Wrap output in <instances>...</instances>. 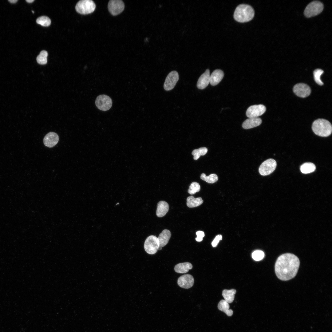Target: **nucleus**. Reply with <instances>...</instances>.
<instances>
[{"instance_id":"obj_1","label":"nucleus","mask_w":332,"mask_h":332,"mask_svg":"<svg viewBox=\"0 0 332 332\" xmlns=\"http://www.w3.org/2000/svg\"><path fill=\"white\" fill-rule=\"evenodd\" d=\"M300 265L298 258L290 253L283 254L277 258L275 265V274L278 279L287 281L296 275Z\"/></svg>"},{"instance_id":"obj_2","label":"nucleus","mask_w":332,"mask_h":332,"mask_svg":"<svg viewBox=\"0 0 332 332\" xmlns=\"http://www.w3.org/2000/svg\"><path fill=\"white\" fill-rule=\"evenodd\" d=\"M255 14L254 10L250 5L241 4L236 8L234 17L237 21L240 22H246L251 20Z\"/></svg>"},{"instance_id":"obj_3","label":"nucleus","mask_w":332,"mask_h":332,"mask_svg":"<svg viewBox=\"0 0 332 332\" xmlns=\"http://www.w3.org/2000/svg\"><path fill=\"white\" fill-rule=\"evenodd\" d=\"M312 129L316 135L322 137H327L332 133L331 124L328 121L323 119H318L313 122Z\"/></svg>"},{"instance_id":"obj_4","label":"nucleus","mask_w":332,"mask_h":332,"mask_svg":"<svg viewBox=\"0 0 332 332\" xmlns=\"http://www.w3.org/2000/svg\"><path fill=\"white\" fill-rule=\"evenodd\" d=\"M96 8V5L93 1L91 0H81L79 1L76 5L75 9L79 13L86 14L93 12Z\"/></svg>"},{"instance_id":"obj_5","label":"nucleus","mask_w":332,"mask_h":332,"mask_svg":"<svg viewBox=\"0 0 332 332\" xmlns=\"http://www.w3.org/2000/svg\"><path fill=\"white\" fill-rule=\"evenodd\" d=\"M323 8V5L322 2L318 1H313L306 6L304 11V14L307 18L315 16L320 14Z\"/></svg>"},{"instance_id":"obj_6","label":"nucleus","mask_w":332,"mask_h":332,"mask_svg":"<svg viewBox=\"0 0 332 332\" xmlns=\"http://www.w3.org/2000/svg\"><path fill=\"white\" fill-rule=\"evenodd\" d=\"M159 247L157 237L154 235H150L146 239L144 244V249L148 254L152 255L156 253Z\"/></svg>"},{"instance_id":"obj_7","label":"nucleus","mask_w":332,"mask_h":332,"mask_svg":"<svg viewBox=\"0 0 332 332\" xmlns=\"http://www.w3.org/2000/svg\"><path fill=\"white\" fill-rule=\"evenodd\" d=\"M277 166L276 161L272 159H269L264 161L259 166V171L260 174L263 176L269 175L275 169Z\"/></svg>"},{"instance_id":"obj_8","label":"nucleus","mask_w":332,"mask_h":332,"mask_svg":"<svg viewBox=\"0 0 332 332\" xmlns=\"http://www.w3.org/2000/svg\"><path fill=\"white\" fill-rule=\"evenodd\" d=\"M95 105L100 110L103 111H107L111 107L112 101L109 96L102 94L98 96L95 100Z\"/></svg>"},{"instance_id":"obj_9","label":"nucleus","mask_w":332,"mask_h":332,"mask_svg":"<svg viewBox=\"0 0 332 332\" xmlns=\"http://www.w3.org/2000/svg\"><path fill=\"white\" fill-rule=\"evenodd\" d=\"M108 9L113 15H117L121 13L124 8V2L121 0H110L108 4Z\"/></svg>"},{"instance_id":"obj_10","label":"nucleus","mask_w":332,"mask_h":332,"mask_svg":"<svg viewBox=\"0 0 332 332\" xmlns=\"http://www.w3.org/2000/svg\"><path fill=\"white\" fill-rule=\"evenodd\" d=\"M179 79L178 72L175 71L171 72L167 76L164 85V88L166 91L172 89L175 86Z\"/></svg>"},{"instance_id":"obj_11","label":"nucleus","mask_w":332,"mask_h":332,"mask_svg":"<svg viewBox=\"0 0 332 332\" xmlns=\"http://www.w3.org/2000/svg\"><path fill=\"white\" fill-rule=\"evenodd\" d=\"M266 110V107L263 105H253L247 109L246 115L249 118L258 117L262 115Z\"/></svg>"},{"instance_id":"obj_12","label":"nucleus","mask_w":332,"mask_h":332,"mask_svg":"<svg viewBox=\"0 0 332 332\" xmlns=\"http://www.w3.org/2000/svg\"><path fill=\"white\" fill-rule=\"evenodd\" d=\"M293 91L297 96L302 98L308 96L311 92L310 87L307 85L302 83L296 84L293 87Z\"/></svg>"},{"instance_id":"obj_13","label":"nucleus","mask_w":332,"mask_h":332,"mask_svg":"<svg viewBox=\"0 0 332 332\" xmlns=\"http://www.w3.org/2000/svg\"><path fill=\"white\" fill-rule=\"evenodd\" d=\"M193 277L189 274H185L180 276L178 279L177 284L180 287L188 289L193 286L194 283Z\"/></svg>"},{"instance_id":"obj_14","label":"nucleus","mask_w":332,"mask_h":332,"mask_svg":"<svg viewBox=\"0 0 332 332\" xmlns=\"http://www.w3.org/2000/svg\"><path fill=\"white\" fill-rule=\"evenodd\" d=\"M59 140V136L56 133L50 132L47 134L43 139L44 145L48 147L51 148L55 146Z\"/></svg>"},{"instance_id":"obj_15","label":"nucleus","mask_w":332,"mask_h":332,"mask_svg":"<svg viewBox=\"0 0 332 332\" xmlns=\"http://www.w3.org/2000/svg\"><path fill=\"white\" fill-rule=\"evenodd\" d=\"M210 70L207 69L200 76L197 83V87L199 89H203L208 86L210 83Z\"/></svg>"},{"instance_id":"obj_16","label":"nucleus","mask_w":332,"mask_h":332,"mask_svg":"<svg viewBox=\"0 0 332 332\" xmlns=\"http://www.w3.org/2000/svg\"><path fill=\"white\" fill-rule=\"evenodd\" d=\"M224 76L223 71L217 69L214 71L210 75V83L212 86L218 84L222 80Z\"/></svg>"},{"instance_id":"obj_17","label":"nucleus","mask_w":332,"mask_h":332,"mask_svg":"<svg viewBox=\"0 0 332 332\" xmlns=\"http://www.w3.org/2000/svg\"><path fill=\"white\" fill-rule=\"evenodd\" d=\"M262 122V120L260 118H249L243 122L242 126L245 129H250L259 126Z\"/></svg>"},{"instance_id":"obj_18","label":"nucleus","mask_w":332,"mask_h":332,"mask_svg":"<svg viewBox=\"0 0 332 332\" xmlns=\"http://www.w3.org/2000/svg\"><path fill=\"white\" fill-rule=\"evenodd\" d=\"M169 209L168 204L164 201H160L157 204L156 215L159 217L164 216L168 212Z\"/></svg>"},{"instance_id":"obj_19","label":"nucleus","mask_w":332,"mask_h":332,"mask_svg":"<svg viewBox=\"0 0 332 332\" xmlns=\"http://www.w3.org/2000/svg\"><path fill=\"white\" fill-rule=\"evenodd\" d=\"M171 233L168 230L164 229L160 234L157 238L159 246L163 247L167 244L171 237Z\"/></svg>"},{"instance_id":"obj_20","label":"nucleus","mask_w":332,"mask_h":332,"mask_svg":"<svg viewBox=\"0 0 332 332\" xmlns=\"http://www.w3.org/2000/svg\"><path fill=\"white\" fill-rule=\"evenodd\" d=\"M192 268L191 263L189 262L180 263L176 264L174 267L175 272L179 273H184L188 272L189 270Z\"/></svg>"},{"instance_id":"obj_21","label":"nucleus","mask_w":332,"mask_h":332,"mask_svg":"<svg viewBox=\"0 0 332 332\" xmlns=\"http://www.w3.org/2000/svg\"><path fill=\"white\" fill-rule=\"evenodd\" d=\"M203 200L200 197L195 198L193 196H188L187 199V205L189 208H195L201 205Z\"/></svg>"},{"instance_id":"obj_22","label":"nucleus","mask_w":332,"mask_h":332,"mask_svg":"<svg viewBox=\"0 0 332 332\" xmlns=\"http://www.w3.org/2000/svg\"><path fill=\"white\" fill-rule=\"evenodd\" d=\"M229 303L224 300L220 301L218 305V309L219 310L224 312L228 316H231L233 314V311L229 309Z\"/></svg>"},{"instance_id":"obj_23","label":"nucleus","mask_w":332,"mask_h":332,"mask_svg":"<svg viewBox=\"0 0 332 332\" xmlns=\"http://www.w3.org/2000/svg\"><path fill=\"white\" fill-rule=\"evenodd\" d=\"M236 293V290L234 289H225L223 291L222 294L224 300L228 303H231L233 302Z\"/></svg>"},{"instance_id":"obj_24","label":"nucleus","mask_w":332,"mask_h":332,"mask_svg":"<svg viewBox=\"0 0 332 332\" xmlns=\"http://www.w3.org/2000/svg\"><path fill=\"white\" fill-rule=\"evenodd\" d=\"M316 168V166L313 163L311 162H306L301 166L300 170L302 173L308 174L314 172Z\"/></svg>"},{"instance_id":"obj_25","label":"nucleus","mask_w":332,"mask_h":332,"mask_svg":"<svg viewBox=\"0 0 332 332\" xmlns=\"http://www.w3.org/2000/svg\"><path fill=\"white\" fill-rule=\"evenodd\" d=\"M200 177L202 180L211 184L215 182L218 179V176L215 174H211L207 176L204 173H203L201 174Z\"/></svg>"},{"instance_id":"obj_26","label":"nucleus","mask_w":332,"mask_h":332,"mask_svg":"<svg viewBox=\"0 0 332 332\" xmlns=\"http://www.w3.org/2000/svg\"><path fill=\"white\" fill-rule=\"evenodd\" d=\"M208 152V149L206 147H201L198 149H195L192 152V154L194 156V160L198 159L201 156L206 154Z\"/></svg>"},{"instance_id":"obj_27","label":"nucleus","mask_w":332,"mask_h":332,"mask_svg":"<svg viewBox=\"0 0 332 332\" xmlns=\"http://www.w3.org/2000/svg\"><path fill=\"white\" fill-rule=\"evenodd\" d=\"M48 53L45 50L42 51L36 58L37 62L41 65H45L47 63Z\"/></svg>"},{"instance_id":"obj_28","label":"nucleus","mask_w":332,"mask_h":332,"mask_svg":"<svg viewBox=\"0 0 332 332\" xmlns=\"http://www.w3.org/2000/svg\"><path fill=\"white\" fill-rule=\"evenodd\" d=\"M37 23L43 26H48L51 23L50 19L46 16H42L38 18L36 20Z\"/></svg>"},{"instance_id":"obj_29","label":"nucleus","mask_w":332,"mask_h":332,"mask_svg":"<svg viewBox=\"0 0 332 332\" xmlns=\"http://www.w3.org/2000/svg\"><path fill=\"white\" fill-rule=\"evenodd\" d=\"M323 72V71L320 69H316L313 72L314 77L315 81L317 84L320 85H322L323 84V82L320 79L321 76Z\"/></svg>"},{"instance_id":"obj_30","label":"nucleus","mask_w":332,"mask_h":332,"mask_svg":"<svg viewBox=\"0 0 332 332\" xmlns=\"http://www.w3.org/2000/svg\"><path fill=\"white\" fill-rule=\"evenodd\" d=\"M200 184L196 182H193L189 187L188 192L191 195L195 194L200 191Z\"/></svg>"},{"instance_id":"obj_31","label":"nucleus","mask_w":332,"mask_h":332,"mask_svg":"<svg viewBox=\"0 0 332 332\" xmlns=\"http://www.w3.org/2000/svg\"><path fill=\"white\" fill-rule=\"evenodd\" d=\"M264 256V254L263 251L259 250H257L254 251L252 254V257L255 260L258 261L262 259Z\"/></svg>"},{"instance_id":"obj_32","label":"nucleus","mask_w":332,"mask_h":332,"mask_svg":"<svg viewBox=\"0 0 332 332\" xmlns=\"http://www.w3.org/2000/svg\"><path fill=\"white\" fill-rule=\"evenodd\" d=\"M196 234L197 237L195 239L196 240L197 242L201 241L205 235L204 232L202 231H197Z\"/></svg>"},{"instance_id":"obj_33","label":"nucleus","mask_w":332,"mask_h":332,"mask_svg":"<svg viewBox=\"0 0 332 332\" xmlns=\"http://www.w3.org/2000/svg\"><path fill=\"white\" fill-rule=\"evenodd\" d=\"M222 239V236L220 235H219L216 236L214 240L211 243V244L213 247H216L218 245L220 240Z\"/></svg>"},{"instance_id":"obj_34","label":"nucleus","mask_w":332,"mask_h":332,"mask_svg":"<svg viewBox=\"0 0 332 332\" xmlns=\"http://www.w3.org/2000/svg\"><path fill=\"white\" fill-rule=\"evenodd\" d=\"M18 1V0H8V1L10 2L11 3H16Z\"/></svg>"},{"instance_id":"obj_35","label":"nucleus","mask_w":332,"mask_h":332,"mask_svg":"<svg viewBox=\"0 0 332 332\" xmlns=\"http://www.w3.org/2000/svg\"><path fill=\"white\" fill-rule=\"evenodd\" d=\"M34 0H26V1L28 3H31L33 2Z\"/></svg>"},{"instance_id":"obj_36","label":"nucleus","mask_w":332,"mask_h":332,"mask_svg":"<svg viewBox=\"0 0 332 332\" xmlns=\"http://www.w3.org/2000/svg\"><path fill=\"white\" fill-rule=\"evenodd\" d=\"M162 247H160V246H159V247H158V250H161V249H162Z\"/></svg>"},{"instance_id":"obj_37","label":"nucleus","mask_w":332,"mask_h":332,"mask_svg":"<svg viewBox=\"0 0 332 332\" xmlns=\"http://www.w3.org/2000/svg\"><path fill=\"white\" fill-rule=\"evenodd\" d=\"M32 13H34V11H33V10H32Z\"/></svg>"}]
</instances>
